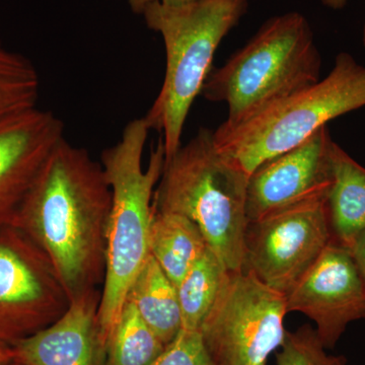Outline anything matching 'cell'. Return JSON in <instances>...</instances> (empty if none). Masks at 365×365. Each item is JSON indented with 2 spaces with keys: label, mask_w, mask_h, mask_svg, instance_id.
Listing matches in <instances>:
<instances>
[{
  "label": "cell",
  "mask_w": 365,
  "mask_h": 365,
  "mask_svg": "<svg viewBox=\"0 0 365 365\" xmlns=\"http://www.w3.org/2000/svg\"><path fill=\"white\" fill-rule=\"evenodd\" d=\"M111 205L102 163L64 139L11 223L47 255L71 300L104 283Z\"/></svg>",
  "instance_id": "6da1fadb"
},
{
  "label": "cell",
  "mask_w": 365,
  "mask_h": 365,
  "mask_svg": "<svg viewBox=\"0 0 365 365\" xmlns=\"http://www.w3.org/2000/svg\"><path fill=\"white\" fill-rule=\"evenodd\" d=\"M150 132L143 118L132 120L120 140L102 153L101 163L112 194L107 263L98 307V326L106 351L131 282L150 256L153 196L165 163L160 139L144 169L143 151Z\"/></svg>",
  "instance_id": "7a4b0ae2"
},
{
  "label": "cell",
  "mask_w": 365,
  "mask_h": 365,
  "mask_svg": "<svg viewBox=\"0 0 365 365\" xmlns=\"http://www.w3.org/2000/svg\"><path fill=\"white\" fill-rule=\"evenodd\" d=\"M248 7L249 0L153 2L141 14L165 44V78L143 119L150 130L160 134L165 162L181 148L187 118L212 71L216 50Z\"/></svg>",
  "instance_id": "3957f363"
},
{
  "label": "cell",
  "mask_w": 365,
  "mask_h": 365,
  "mask_svg": "<svg viewBox=\"0 0 365 365\" xmlns=\"http://www.w3.org/2000/svg\"><path fill=\"white\" fill-rule=\"evenodd\" d=\"M249 178L216 148L213 131L201 128L165 163L153 211L188 218L227 270L242 271Z\"/></svg>",
  "instance_id": "277c9868"
},
{
  "label": "cell",
  "mask_w": 365,
  "mask_h": 365,
  "mask_svg": "<svg viewBox=\"0 0 365 365\" xmlns=\"http://www.w3.org/2000/svg\"><path fill=\"white\" fill-rule=\"evenodd\" d=\"M321 67L309 21L302 14L289 11L266 21L242 49L212 69L201 95L227 104L222 124L232 126L318 83Z\"/></svg>",
  "instance_id": "5b68a950"
},
{
  "label": "cell",
  "mask_w": 365,
  "mask_h": 365,
  "mask_svg": "<svg viewBox=\"0 0 365 365\" xmlns=\"http://www.w3.org/2000/svg\"><path fill=\"white\" fill-rule=\"evenodd\" d=\"M365 107V66L340 53L324 79L276 101L241 123L213 131L216 148L248 176L297 148L329 122Z\"/></svg>",
  "instance_id": "8992f818"
},
{
  "label": "cell",
  "mask_w": 365,
  "mask_h": 365,
  "mask_svg": "<svg viewBox=\"0 0 365 365\" xmlns=\"http://www.w3.org/2000/svg\"><path fill=\"white\" fill-rule=\"evenodd\" d=\"M287 297L253 274L228 271L222 290L200 328L217 365H266L287 330Z\"/></svg>",
  "instance_id": "52a82bcc"
},
{
  "label": "cell",
  "mask_w": 365,
  "mask_h": 365,
  "mask_svg": "<svg viewBox=\"0 0 365 365\" xmlns=\"http://www.w3.org/2000/svg\"><path fill=\"white\" fill-rule=\"evenodd\" d=\"M328 195L248 222L242 270L287 295L332 241Z\"/></svg>",
  "instance_id": "ba28073f"
},
{
  "label": "cell",
  "mask_w": 365,
  "mask_h": 365,
  "mask_svg": "<svg viewBox=\"0 0 365 365\" xmlns=\"http://www.w3.org/2000/svg\"><path fill=\"white\" fill-rule=\"evenodd\" d=\"M71 304L54 266L23 232L0 225V341L13 345L52 325Z\"/></svg>",
  "instance_id": "9c48e42d"
},
{
  "label": "cell",
  "mask_w": 365,
  "mask_h": 365,
  "mask_svg": "<svg viewBox=\"0 0 365 365\" xmlns=\"http://www.w3.org/2000/svg\"><path fill=\"white\" fill-rule=\"evenodd\" d=\"M285 297L287 313L311 319L326 348L336 345L350 323L365 319L364 278L350 250L334 239Z\"/></svg>",
  "instance_id": "30bf717a"
},
{
  "label": "cell",
  "mask_w": 365,
  "mask_h": 365,
  "mask_svg": "<svg viewBox=\"0 0 365 365\" xmlns=\"http://www.w3.org/2000/svg\"><path fill=\"white\" fill-rule=\"evenodd\" d=\"M333 143L328 126H324L300 145L259 165L249 178L248 222L328 195Z\"/></svg>",
  "instance_id": "8fae6325"
},
{
  "label": "cell",
  "mask_w": 365,
  "mask_h": 365,
  "mask_svg": "<svg viewBox=\"0 0 365 365\" xmlns=\"http://www.w3.org/2000/svg\"><path fill=\"white\" fill-rule=\"evenodd\" d=\"M64 131L60 118L37 107L0 119V225L13 222Z\"/></svg>",
  "instance_id": "7c38bea8"
},
{
  "label": "cell",
  "mask_w": 365,
  "mask_h": 365,
  "mask_svg": "<svg viewBox=\"0 0 365 365\" xmlns=\"http://www.w3.org/2000/svg\"><path fill=\"white\" fill-rule=\"evenodd\" d=\"M101 292L88 290L71 300L56 322L11 345L21 365H106L98 326Z\"/></svg>",
  "instance_id": "4fadbf2b"
},
{
  "label": "cell",
  "mask_w": 365,
  "mask_h": 365,
  "mask_svg": "<svg viewBox=\"0 0 365 365\" xmlns=\"http://www.w3.org/2000/svg\"><path fill=\"white\" fill-rule=\"evenodd\" d=\"M329 217L333 239L348 249L365 230V168L334 141Z\"/></svg>",
  "instance_id": "5bb4252c"
},
{
  "label": "cell",
  "mask_w": 365,
  "mask_h": 365,
  "mask_svg": "<svg viewBox=\"0 0 365 365\" xmlns=\"http://www.w3.org/2000/svg\"><path fill=\"white\" fill-rule=\"evenodd\" d=\"M126 300L165 346L182 330L177 287L150 254L132 281Z\"/></svg>",
  "instance_id": "9a60e30c"
},
{
  "label": "cell",
  "mask_w": 365,
  "mask_h": 365,
  "mask_svg": "<svg viewBox=\"0 0 365 365\" xmlns=\"http://www.w3.org/2000/svg\"><path fill=\"white\" fill-rule=\"evenodd\" d=\"M195 223L177 213L155 212L150 234V254L175 285L207 248Z\"/></svg>",
  "instance_id": "2e32d148"
},
{
  "label": "cell",
  "mask_w": 365,
  "mask_h": 365,
  "mask_svg": "<svg viewBox=\"0 0 365 365\" xmlns=\"http://www.w3.org/2000/svg\"><path fill=\"white\" fill-rule=\"evenodd\" d=\"M222 261L209 247L177 285L182 329L199 331L215 304L228 274Z\"/></svg>",
  "instance_id": "e0dca14e"
},
{
  "label": "cell",
  "mask_w": 365,
  "mask_h": 365,
  "mask_svg": "<svg viewBox=\"0 0 365 365\" xmlns=\"http://www.w3.org/2000/svg\"><path fill=\"white\" fill-rule=\"evenodd\" d=\"M165 345L129 300L108 340L106 365H150Z\"/></svg>",
  "instance_id": "ac0fdd59"
},
{
  "label": "cell",
  "mask_w": 365,
  "mask_h": 365,
  "mask_svg": "<svg viewBox=\"0 0 365 365\" xmlns=\"http://www.w3.org/2000/svg\"><path fill=\"white\" fill-rule=\"evenodd\" d=\"M40 78L32 61L0 40V119L37 107Z\"/></svg>",
  "instance_id": "d6986e66"
},
{
  "label": "cell",
  "mask_w": 365,
  "mask_h": 365,
  "mask_svg": "<svg viewBox=\"0 0 365 365\" xmlns=\"http://www.w3.org/2000/svg\"><path fill=\"white\" fill-rule=\"evenodd\" d=\"M277 353V365H346L343 356L327 353L316 330L304 326L295 332L285 334Z\"/></svg>",
  "instance_id": "ffe728a7"
},
{
  "label": "cell",
  "mask_w": 365,
  "mask_h": 365,
  "mask_svg": "<svg viewBox=\"0 0 365 365\" xmlns=\"http://www.w3.org/2000/svg\"><path fill=\"white\" fill-rule=\"evenodd\" d=\"M150 365H217L211 357L200 331L182 329Z\"/></svg>",
  "instance_id": "44dd1931"
},
{
  "label": "cell",
  "mask_w": 365,
  "mask_h": 365,
  "mask_svg": "<svg viewBox=\"0 0 365 365\" xmlns=\"http://www.w3.org/2000/svg\"><path fill=\"white\" fill-rule=\"evenodd\" d=\"M349 250L365 282V230L355 240Z\"/></svg>",
  "instance_id": "7402d4cb"
},
{
  "label": "cell",
  "mask_w": 365,
  "mask_h": 365,
  "mask_svg": "<svg viewBox=\"0 0 365 365\" xmlns=\"http://www.w3.org/2000/svg\"><path fill=\"white\" fill-rule=\"evenodd\" d=\"M131 11L137 14L143 13L144 9L153 2H162V4H185V2L192 1V0H124Z\"/></svg>",
  "instance_id": "603a6c76"
},
{
  "label": "cell",
  "mask_w": 365,
  "mask_h": 365,
  "mask_svg": "<svg viewBox=\"0 0 365 365\" xmlns=\"http://www.w3.org/2000/svg\"><path fill=\"white\" fill-rule=\"evenodd\" d=\"M14 361L13 348L0 341V365H9Z\"/></svg>",
  "instance_id": "cb8c5ba5"
},
{
  "label": "cell",
  "mask_w": 365,
  "mask_h": 365,
  "mask_svg": "<svg viewBox=\"0 0 365 365\" xmlns=\"http://www.w3.org/2000/svg\"><path fill=\"white\" fill-rule=\"evenodd\" d=\"M321 2L328 9L337 11V9H342L343 7H345L348 0H321Z\"/></svg>",
  "instance_id": "d4e9b609"
},
{
  "label": "cell",
  "mask_w": 365,
  "mask_h": 365,
  "mask_svg": "<svg viewBox=\"0 0 365 365\" xmlns=\"http://www.w3.org/2000/svg\"><path fill=\"white\" fill-rule=\"evenodd\" d=\"M362 43H364V49H365V21L364 25V30H362Z\"/></svg>",
  "instance_id": "484cf974"
},
{
  "label": "cell",
  "mask_w": 365,
  "mask_h": 365,
  "mask_svg": "<svg viewBox=\"0 0 365 365\" xmlns=\"http://www.w3.org/2000/svg\"><path fill=\"white\" fill-rule=\"evenodd\" d=\"M9 365H21V364H18V362L14 361V362H11V364H9Z\"/></svg>",
  "instance_id": "4316f807"
},
{
  "label": "cell",
  "mask_w": 365,
  "mask_h": 365,
  "mask_svg": "<svg viewBox=\"0 0 365 365\" xmlns=\"http://www.w3.org/2000/svg\"><path fill=\"white\" fill-rule=\"evenodd\" d=\"M364 1H365V0H364Z\"/></svg>",
  "instance_id": "83f0119b"
}]
</instances>
